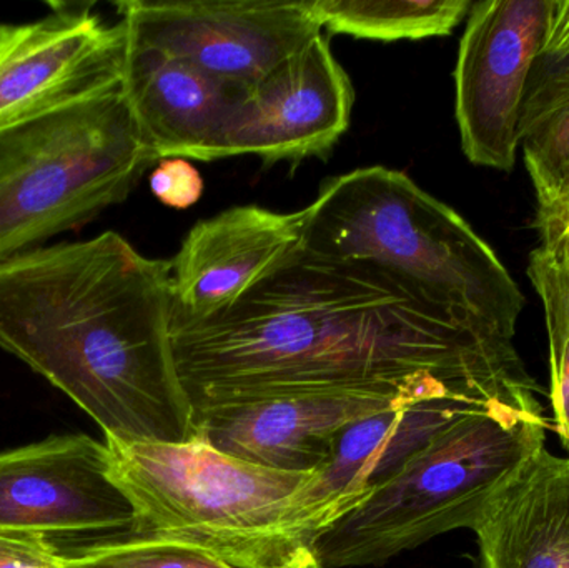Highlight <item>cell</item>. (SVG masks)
Masks as SVG:
<instances>
[{
	"label": "cell",
	"mask_w": 569,
	"mask_h": 568,
	"mask_svg": "<svg viewBox=\"0 0 569 568\" xmlns=\"http://www.w3.org/2000/svg\"><path fill=\"white\" fill-rule=\"evenodd\" d=\"M563 233H567L568 239H569V213H568L567 222H565ZM563 233H561V236H563Z\"/></svg>",
	"instance_id": "obj_24"
},
{
	"label": "cell",
	"mask_w": 569,
	"mask_h": 568,
	"mask_svg": "<svg viewBox=\"0 0 569 568\" xmlns=\"http://www.w3.org/2000/svg\"><path fill=\"white\" fill-rule=\"evenodd\" d=\"M528 277L540 297L550 343V399L558 436L569 454V239L540 242Z\"/></svg>",
	"instance_id": "obj_18"
},
{
	"label": "cell",
	"mask_w": 569,
	"mask_h": 568,
	"mask_svg": "<svg viewBox=\"0 0 569 568\" xmlns=\"http://www.w3.org/2000/svg\"><path fill=\"white\" fill-rule=\"evenodd\" d=\"M136 514L110 477L106 442L86 434L49 437L0 452L3 532L132 534Z\"/></svg>",
	"instance_id": "obj_11"
},
{
	"label": "cell",
	"mask_w": 569,
	"mask_h": 568,
	"mask_svg": "<svg viewBox=\"0 0 569 568\" xmlns=\"http://www.w3.org/2000/svg\"><path fill=\"white\" fill-rule=\"evenodd\" d=\"M557 0H483L467 17L455 67V113L471 163L508 170L521 147L528 77Z\"/></svg>",
	"instance_id": "obj_7"
},
{
	"label": "cell",
	"mask_w": 569,
	"mask_h": 568,
	"mask_svg": "<svg viewBox=\"0 0 569 568\" xmlns=\"http://www.w3.org/2000/svg\"><path fill=\"white\" fill-rule=\"evenodd\" d=\"M568 456H569V454H568Z\"/></svg>",
	"instance_id": "obj_25"
},
{
	"label": "cell",
	"mask_w": 569,
	"mask_h": 568,
	"mask_svg": "<svg viewBox=\"0 0 569 568\" xmlns=\"http://www.w3.org/2000/svg\"><path fill=\"white\" fill-rule=\"evenodd\" d=\"M525 167L537 193L540 242L563 233L569 213V99L551 110L521 139Z\"/></svg>",
	"instance_id": "obj_19"
},
{
	"label": "cell",
	"mask_w": 569,
	"mask_h": 568,
	"mask_svg": "<svg viewBox=\"0 0 569 568\" xmlns=\"http://www.w3.org/2000/svg\"><path fill=\"white\" fill-rule=\"evenodd\" d=\"M569 99V0H557L550 32L535 59L521 109V139Z\"/></svg>",
	"instance_id": "obj_21"
},
{
	"label": "cell",
	"mask_w": 569,
	"mask_h": 568,
	"mask_svg": "<svg viewBox=\"0 0 569 568\" xmlns=\"http://www.w3.org/2000/svg\"><path fill=\"white\" fill-rule=\"evenodd\" d=\"M403 402L417 400L333 393L222 407L197 413V437L266 469L313 474L330 460L345 427Z\"/></svg>",
	"instance_id": "obj_15"
},
{
	"label": "cell",
	"mask_w": 569,
	"mask_h": 568,
	"mask_svg": "<svg viewBox=\"0 0 569 568\" xmlns=\"http://www.w3.org/2000/svg\"><path fill=\"white\" fill-rule=\"evenodd\" d=\"M27 23H0V126L117 86L126 29L103 22L90 2H52Z\"/></svg>",
	"instance_id": "obj_10"
},
{
	"label": "cell",
	"mask_w": 569,
	"mask_h": 568,
	"mask_svg": "<svg viewBox=\"0 0 569 568\" xmlns=\"http://www.w3.org/2000/svg\"><path fill=\"white\" fill-rule=\"evenodd\" d=\"M300 212L232 207L196 223L172 263V319L206 320L239 302L298 246Z\"/></svg>",
	"instance_id": "obj_14"
},
{
	"label": "cell",
	"mask_w": 569,
	"mask_h": 568,
	"mask_svg": "<svg viewBox=\"0 0 569 568\" xmlns=\"http://www.w3.org/2000/svg\"><path fill=\"white\" fill-rule=\"evenodd\" d=\"M311 13L321 29L347 33L358 39L420 40L448 36L468 17L470 0H400V2H365V0H308Z\"/></svg>",
	"instance_id": "obj_17"
},
{
	"label": "cell",
	"mask_w": 569,
	"mask_h": 568,
	"mask_svg": "<svg viewBox=\"0 0 569 568\" xmlns=\"http://www.w3.org/2000/svg\"><path fill=\"white\" fill-rule=\"evenodd\" d=\"M353 87L323 36L250 87L227 136L226 157L267 162L325 156L350 126Z\"/></svg>",
	"instance_id": "obj_12"
},
{
	"label": "cell",
	"mask_w": 569,
	"mask_h": 568,
	"mask_svg": "<svg viewBox=\"0 0 569 568\" xmlns=\"http://www.w3.org/2000/svg\"><path fill=\"white\" fill-rule=\"evenodd\" d=\"M120 83L159 162L223 159L230 126L249 92L127 32Z\"/></svg>",
	"instance_id": "obj_13"
},
{
	"label": "cell",
	"mask_w": 569,
	"mask_h": 568,
	"mask_svg": "<svg viewBox=\"0 0 569 568\" xmlns=\"http://www.w3.org/2000/svg\"><path fill=\"white\" fill-rule=\"evenodd\" d=\"M149 182L156 199L172 209L196 206L206 190V183L197 167L180 157L160 160L152 170Z\"/></svg>",
	"instance_id": "obj_22"
},
{
	"label": "cell",
	"mask_w": 569,
	"mask_h": 568,
	"mask_svg": "<svg viewBox=\"0 0 569 568\" xmlns=\"http://www.w3.org/2000/svg\"><path fill=\"white\" fill-rule=\"evenodd\" d=\"M156 162L122 83L0 126V263L122 202Z\"/></svg>",
	"instance_id": "obj_6"
},
{
	"label": "cell",
	"mask_w": 569,
	"mask_h": 568,
	"mask_svg": "<svg viewBox=\"0 0 569 568\" xmlns=\"http://www.w3.org/2000/svg\"><path fill=\"white\" fill-rule=\"evenodd\" d=\"M298 247L380 267L473 329L517 336L525 297L505 263L457 210L407 173L377 166L328 179L300 210Z\"/></svg>",
	"instance_id": "obj_3"
},
{
	"label": "cell",
	"mask_w": 569,
	"mask_h": 568,
	"mask_svg": "<svg viewBox=\"0 0 569 568\" xmlns=\"http://www.w3.org/2000/svg\"><path fill=\"white\" fill-rule=\"evenodd\" d=\"M491 402L448 393L398 403L345 427L330 460L288 500L284 529L315 547L321 534L370 499L438 434Z\"/></svg>",
	"instance_id": "obj_9"
},
{
	"label": "cell",
	"mask_w": 569,
	"mask_h": 568,
	"mask_svg": "<svg viewBox=\"0 0 569 568\" xmlns=\"http://www.w3.org/2000/svg\"><path fill=\"white\" fill-rule=\"evenodd\" d=\"M172 307L170 260L142 256L116 232L0 263V347L122 442L197 437Z\"/></svg>",
	"instance_id": "obj_2"
},
{
	"label": "cell",
	"mask_w": 569,
	"mask_h": 568,
	"mask_svg": "<svg viewBox=\"0 0 569 568\" xmlns=\"http://www.w3.org/2000/svg\"><path fill=\"white\" fill-rule=\"evenodd\" d=\"M0 568H67V564L46 536L0 530Z\"/></svg>",
	"instance_id": "obj_23"
},
{
	"label": "cell",
	"mask_w": 569,
	"mask_h": 568,
	"mask_svg": "<svg viewBox=\"0 0 569 568\" xmlns=\"http://www.w3.org/2000/svg\"><path fill=\"white\" fill-rule=\"evenodd\" d=\"M170 333L196 416L287 397L538 390L513 340L461 322L388 270L298 246L239 302L210 319H172Z\"/></svg>",
	"instance_id": "obj_1"
},
{
	"label": "cell",
	"mask_w": 569,
	"mask_h": 568,
	"mask_svg": "<svg viewBox=\"0 0 569 568\" xmlns=\"http://www.w3.org/2000/svg\"><path fill=\"white\" fill-rule=\"evenodd\" d=\"M110 477L136 514L133 536L202 550L236 568H321L315 547L283 526L311 474L266 469L202 439L122 442L106 437Z\"/></svg>",
	"instance_id": "obj_5"
},
{
	"label": "cell",
	"mask_w": 569,
	"mask_h": 568,
	"mask_svg": "<svg viewBox=\"0 0 569 568\" xmlns=\"http://www.w3.org/2000/svg\"><path fill=\"white\" fill-rule=\"evenodd\" d=\"M67 568H236L192 547L149 539V537H109L66 556Z\"/></svg>",
	"instance_id": "obj_20"
},
{
	"label": "cell",
	"mask_w": 569,
	"mask_h": 568,
	"mask_svg": "<svg viewBox=\"0 0 569 568\" xmlns=\"http://www.w3.org/2000/svg\"><path fill=\"white\" fill-rule=\"evenodd\" d=\"M545 444L537 393L495 400L463 417L318 537L320 567L383 566L451 530H473Z\"/></svg>",
	"instance_id": "obj_4"
},
{
	"label": "cell",
	"mask_w": 569,
	"mask_h": 568,
	"mask_svg": "<svg viewBox=\"0 0 569 568\" xmlns=\"http://www.w3.org/2000/svg\"><path fill=\"white\" fill-rule=\"evenodd\" d=\"M117 9L127 36L249 89L321 33L308 0H127Z\"/></svg>",
	"instance_id": "obj_8"
},
{
	"label": "cell",
	"mask_w": 569,
	"mask_h": 568,
	"mask_svg": "<svg viewBox=\"0 0 569 568\" xmlns=\"http://www.w3.org/2000/svg\"><path fill=\"white\" fill-rule=\"evenodd\" d=\"M473 532L477 568H569V456L545 447Z\"/></svg>",
	"instance_id": "obj_16"
}]
</instances>
